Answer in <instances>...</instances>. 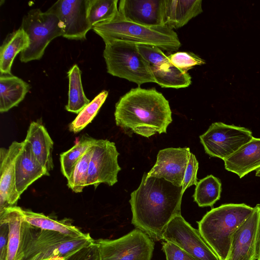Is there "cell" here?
<instances>
[{
  "label": "cell",
  "instance_id": "obj_27",
  "mask_svg": "<svg viewBox=\"0 0 260 260\" xmlns=\"http://www.w3.org/2000/svg\"><path fill=\"white\" fill-rule=\"evenodd\" d=\"M196 186L193 197L199 207H212L220 199L221 182L219 179L213 175L205 177Z\"/></svg>",
  "mask_w": 260,
  "mask_h": 260
},
{
  "label": "cell",
  "instance_id": "obj_11",
  "mask_svg": "<svg viewBox=\"0 0 260 260\" xmlns=\"http://www.w3.org/2000/svg\"><path fill=\"white\" fill-rule=\"evenodd\" d=\"M119 155L115 143L95 139L89 161L87 186H93L96 188L102 183L110 186L114 185L121 170L118 163Z\"/></svg>",
  "mask_w": 260,
  "mask_h": 260
},
{
  "label": "cell",
  "instance_id": "obj_28",
  "mask_svg": "<svg viewBox=\"0 0 260 260\" xmlns=\"http://www.w3.org/2000/svg\"><path fill=\"white\" fill-rule=\"evenodd\" d=\"M95 139L83 135L71 148L60 155V169L62 175L68 180L74 168L86 150Z\"/></svg>",
  "mask_w": 260,
  "mask_h": 260
},
{
  "label": "cell",
  "instance_id": "obj_22",
  "mask_svg": "<svg viewBox=\"0 0 260 260\" xmlns=\"http://www.w3.org/2000/svg\"><path fill=\"white\" fill-rule=\"evenodd\" d=\"M0 220L6 222L9 227L7 260H17L24 221L23 209L16 206L8 208L0 212Z\"/></svg>",
  "mask_w": 260,
  "mask_h": 260
},
{
  "label": "cell",
  "instance_id": "obj_6",
  "mask_svg": "<svg viewBox=\"0 0 260 260\" xmlns=\"http://www.w3.org/2000/svg\"><path fill=\"white\" fill-rule=\"evenodd\" d=\"M104 41L103 56L109 74L139 86L146 83H155L150 66L139 53L137 44L118 40Z\"/></svg>",
  "mask_w": 260,
  "mask_h": 260
},
{
  "label": "cell",
  "instance_id": "obj_3",
  "mask_svg": "<svg viewBox=\"0 0 260 260\" xmlns=\"http://www.w3.org/2000/svg\"><path fill=\"white\" fill-rule=\"evenodd\" d=\"M89 233L74 238L59 232L43 230L24 221L17 260H43L55 256L64 258L94 242Z\"/></svg>",
  "mask_w": 260,
  "mask_h": 260
},
{
  "label": "cell",
  "instance_id": "obj_25",
  "mask_svg": "<svg viewBox=\"0 0 260 260\" xmlns=\"http://www.w3.org/2000/svg\"><path fill=\"white\" fill-rule=\"evenodd\" d=\"M155 83L163 88H181L189 86L191 83L190 75L171 62L160 67L150 66Z\"/></svg>",
  "mask_w": 260,
  "mask_h": 260
},
{
  "label": "cell",
  "instance_id": "obj_35",
  "mask_svg": "<svg viewBox=\"0 0 260 260\" xmlns=\"http://www.w3.org/2000/svg\"><path fill=\"white\" fill-rule=\"evenodd\" d=\"M199 163L195 155L190 153L187 166L185 170V175L182 184V192L192 185H196L198 183L197 172Z\"/></svg>",
  "mask_w": 260,
  "mask_h": 260
},
{
  "label": "cell",
  "instance_id": "obj_21",
  "mask_svg": "<svg viewBox=\"0 0 260 260\" xmlns=\"http://www.w3.org/2000/svg\"><path fill=\"white\" fill-rule=\"evenodd\" d=\"M30 88L29 85L17 76L1 74L0 112H6L24 99Z\"/></svg>",
  "mask_w": 260,
  "mask_h": 260
},
{
  "label": "cell",
  "instance_id": "obj_5",
  "mask_svg": "<svg viewBox=\"0 0 260 260\" xmlns=\"http://www.w3.org/2000/svg\"><path fill=\"white\" fill-rule=\"evenodd\" d=\"M103 40H118L136 44L154 45L168 52L181 46L177 33L166 26H146L129 21L118 14L112 19L93 26Z\"/></svg>",
  "mask_w": 260,
  "mask_h": 260
},
{
  "label": "cell",
  "instance_id": "obj_29",
  "mask_svg": "<svg viewBox=\"0 0 260 260\" xmlns=\"http://www.w3.org/2000/svg\"><path fill=\"white\" fill-rule=\"evenodd\" d=\"M118 0H89L87 18L91 25L113 19L118 13Z\"/></svg>",
  "mask_w": 260,
  "mask_h": 260
},
{
  "label": "cell",
  "instance_id": "obj_14",
  "mask_svg": "<svg viewBox=\"0 0 260 260\" xmlns=\"http://www.w3.org/2000/svg\"><path fill=\"white\" fill-rule=\"evenodd\" d=\"M190 149L168 148L159 151L156 162L147 173L148 177L162 178L178 186H182Z\"/></svg>",
  "mask_w": 260,
  "mask_h": 260
},
{
  "label": "cell",
  "instance_id": "obj_2",
  "mask_svg": "<svg viewBox=\"0 0 260 260\" xmlns=\"http://www.w3.org/2000/svg\"><path fill=\"white\" fill-rule=\"evenodd\" d=\"M115 120L125 133L150 137L166 133L172 121L169 101L155 88L131 89L115 105Z\"/></svg>",
  "mask_w": 260,
  "mask_h": 260
},
{
  "label": "cell",
  "instance_id": "obj_30",
  "mask_svg": "<svg viewBox=\"0 0 260 260\" xmlns=\"http://www.w3.org/2000/svg\"><path fill=\"white\" fill-rule=\"evenodd\" d=\"M108 95V92L103 90L96 95L70 124L69 130L74 133H77L83 129L95 117Z\"/></svg>",
  "mask_w": 260,
  "mask_h": 260
},
{
  "label": "cell",
  "instance_id": "obj_34",
  "mask_svg": "<svg viewBox=\"0 0 260 260\" xmlns=\"http://www.w3.org/2000/svg\"><path fill=\"white\" fill-rule=\"evenodd\" d=\"M65 260H101L98 244L95 242L85 246L65 258Z\"/></svg>",
  "mask_w": 260,
  "mask_h": 260
},
{
  "label": "cell",
  "instance_id": "obj_20",
  "mask_svg": "<svg viewBox=\"0 0 260 260\" xmlns=\"http://www.w3.org/2000/svg\"><path fill=\"white\" fill-rule=\"evenodd\" d=\"M34 156L48 172L54 168L52 152L53 141L45 126L40 122L30 123L25 139Z\"/></svg>",
  "mask_w": 260,
  "mask_h": 260
},
{
  "label": "cell",
  "instance_id": "obj_23",
  "mask_svg": "<svg viewBox=\"0 0 260 260\" xmlns=\"http://www.w3.org/2000/svg\"><path fill=\"white\" fill-rule=\"evenodd\" d=\"M29 44L27 35L20 27L6 37L0 48L1 74L12 75L11 67L15 57Z\"/></svg>",
  "mask_w": 260,
  "mask_h": 260
},
{
  "label": "cell",
  "instance_id": "obj_15",
  "mask_svg": "<svg viewBox=\"0 0 260 260\" xmlns=\"http://www.w3.org/2000/svg\"><path fill=\"white\" fill-rule=\"evenodd\" d=\"M23 141L13 142L8 148L0 149V212L16 206L20 196L16 187L15 164Z\"/></svg>",
  "mask_w": 260,
  "mask_h": 260
},
{
  "label": "cell",
  "instance_id": "obj_36",
  "mask_svg": "<svg viewBox=\"0 0 260 260\" xmlns=\"http://www.w3.org/2000/svg\"><path fill=\"white\" fill-rule=\"evenodd\" d=\"M162 250L166 260H196L194 258L174 243L164 240Z\"/></svg>",
  "mask_w": 260,
  "mask_h": 260
},
{
  "label": "cell",
  "instance_id": "obj_9",
  "mask_svg": "<svg viewBox=\"0 0 260 260\" xmlns=\"http://www.w3.org/2000/svg\"><path fill=\"white\" fill-rule=\"evenodd\" d=\"M253 137L248 128L217 122L213 123L200 139L207 154L223 160Z\"/></svg>",
  "mask_w": 260,
  "mask_h": 260
},
{
  "label": "cell",
  "instance_id": "obj_17",
  "mask_svg": "<svg viewBox=\"0 0 260 260\" xmlns=\"http://www.w3.org/2000/svg\"><path fill=\"white\" fill-rule=\"evenodd\" d=\"M15 168L16 187L20 196L39 178L50 175L49 173L36 159L29 145L25 140L16 157Z\"/></svg>",
  "mask_w": 260,
  "mask_h": 260
},
{
  "label": "cell",
  "instance_id": "obj_37",
  "mask_svg": "<svg viewBox=\"0 0 260 260\" xmlns=\"http://www.w3.org/2000/svg\"><path fill=\"white\" fill-rule=\"evenodd\" d=\"M8 233V223L0 220V260H7Z\"/></svg>",
  "mask_w": 260,
  "mask_h": 260
},
{
  "label": "cell",
  "instance_id": "obj_4",
  "mask_svg": "<svg viewBox=\"0 0 260 260\" xmlns=\"http://www.w3.org/2000/svg\"><path fill=\"white\" fill-rule=\"evenodd\" d=\"M253 209L244 203L222 204L212 209L198 221L200 233L220 260L226 259L234 233Z\"/></svg>",
  "mask_w": 260,
  "mask_h": 260
},
{
  "label": "cell",
  "instance_id": "obj_1",
  "mask_svg": "<svg viewBox=\"0 0 260 260\" xmlns=\"http://www.w3.org/2000/svg\"><path fill=\"white\" fill-rule=\"evenodd\" d=\"M182 186L144 173L139 187L131 194L132 223L153 241L163 240L170 221L181 215Z\"/></svg>",
  "mask_w": 260,
  "mask_h": 260
},
{
  "label": "cell",
  "instance_id": "obj_40",
  "mask_svg": "<svg viewBox=\"0 0 260 260\" xmlns=\"http://www.w3.org/2000/svg\"><path fill=\"white\" fill-rule=\"evenodd\" d=\"M255 176L257 177H260V169L256 171Z\"/></svg>",
  "mask_w": 260,
  "mask_h": 260
},
{
  "label": "cell",
  "instance_id": "obj_31",
  "mask_svg": "<svg viewBox=\"0 0 260 260\" xmlns=\"http://www.w3.org/2000/svg\"><path fill=\"white\" fill-rule=\"evenodd\" d=\"M93 144L83 154L76 165L71 177L67 180L68 187L75 193L82 192L84 188L87 186L89 165Z\"/></svg>",
  "mask_w": 260,
  "mask_h": 260
},
{
  "label": "cell",
  "instance_id": "obj_19",
  "mask_svg": "<svg viewBox=\"0 0 260 260\" xmlns=\"http://www.w3.org/2000/svg\"><path fill=\"white\" fill-rule=\"evenodd\" d=\"M203 12L202 0H163V24L178 29Z\"/></svg>",
  "mask_w": 260,
  "mask_h": 260
},
{
  "label": "cell",
  "instance_id": "obj_38",
  "mask_svg": "<svg viewBox=\"0 0 260 260\" xmlns=\"http://www.w3.org/2000/svg\"><path fill=\"white\" fill-rule=\"evenodd\" d=\"M43 260H65V258L61 256H55L47 259Z\"/></svg>",
  "mask_w": 260,
  "mask_h": 260
},
{
  "label": "cell",
  "instance_id": "obj_26",
  "mask_svg": "<svg viewBox=\"0 0 260 260\" xmlns=\"http://www.w3.org/2000/svg\"><path fill=\"white\" fill-rule=\"evenodd\" d=\"M68 102L66 109L79 114L90 101L86 96L82 86L81 71L77 64H74L68 71Z\"/></svg>",
  "mask_w": 260,
  "mask_h": 260
},
{
  "label": "cell",
  "instance_id": "obj_24",
  "mask_svg": "<svg viewBox=\"0 0 260 260\" xmlns=\"http://www.w3.org/2000/svg\"><path fill=\"white\" fill-rule=\"evenodd\" d=\"M23 212L24 221L34 226L43 230L57 232L74 238L83 236L86 234L73 225L69 219L58 220L42 213L35 212L29 210L23 209Z\"/></svg>",
  "mask_w": 260,
  "mask_h": 260
},
{
  "label": "cell",
  "instance_id": "obj_18",
  "mask_svg": "<svg viewBox=\"0 0 260 260\" xmlns=\"http://www.w3.org/2000/svg\"><path fill=\"white\" fill-rule=\"evenodd\" d=\"M223 161L225 169L240 178L260 169V138L253 137Z\"/></svg>",
  "mask_w": 260,
  "mask_h": 260
},
{
  "label": "cell",
  "instance_id": "obj_13",
  "mask_svg": "<svg viewBox=\"0 0 260 260\" xmlns=\"http://www.w3.org/2000/svg\"><path fill=\"white\" fill-rule=\"evenodd\" d=\"M260 236V204L233 234L226 260H257Z\"/></svg>",
  "mask_w": 260,
  "mask_h": 260
},
{
  "label": "cell",
  "instance_id": "obj_39",
  "mask_svg": "<svg viewBox=\"0 0 260 260\" xmlns=\"http://www.w3.org/2000/svg\"><path fill=\"white\" fill-rule=\"evenodd\" d=\"M257 260H260V236H259L258 246Z\"/></svg>",
  "mask_w": 260,
  "mask_h": 260
},
{
  "label": "cell",
  "instance_id": "obj_32",
  "mask_svg": "<svg viewBox=\"0 0 260 260\" xmlns=\"http://www.w3.org/2000/svg\"><path fill=\"white\" fill-rule=\"evenodd\" d=\"M168 58L172 64L187 72L196 66L206 63L203 59L188 52H176L169 55Z\"/></svg>",
  "mask_w": 260,
  "mask_h": 260
},
{
  "label": "cell",
  "instance_id": "obj_12",
  "mask_svg": "<svg viewBox=\"0 0 260 260\" xmlns=\"http://www.w3.org/2000/svg\"><path fill=\"white\" fill-rule=\"evenodd\" d=\"M89 0H59L47 11L56 15L63 23V37L84 40L92 28L87 18Z\"/></svg>",
  "mask_w": 260,
  "mask_h": 260
},
{
  "label": "cell",
  "instance_id": "obj_7",
  "mask_svg": "<svg viewBox=\"0 0 260 260\" xmlns=\"http://www.w3.org/2000/svg\"><path fill=\"white\" fill-rule=\"evenodd\" d=\"M64 27L55 14L39 9L30 10L23 16L20 26L27 35L29 44L20 53V60L27 62L40 59L50 42L62 36Z\"/></svg>",
  "mask_w": 260,
  "mask_h": 260
},
{
  "label": "cell",
  "instance_id": "obj_10",
  "mask_svg": "<svg viewBox=\"0 0 260 260\" xmlns=\"http://www.w3.org/2000/svg\"><path fill=\"white\" fill-rule=\"evenodd\" d=\"M162 238L163 240L174 243L196 260H220L199 230L193 228L181 215L170 221Z\"/></svg>",
  "mask_w": 260,
  "mask_h": 260
},
{
  "label": "cell",
  "instance_id": "obj_33",
  "mask_svg": "<svg viewBox=\"0 0 260 260\" xmlns=\"http://www.w3.org/2000/svg\"><path fill=\"white\" fill-rule=\"evenodd\" d=\"M137 46L139 53L150 66L160 67L164 64L170 62L168 56L158 47L141 44H137Z\"/></svg>",
  "mask_w": 260,
  "mask_h": 260
},
{
  "label": "cell",
  "instance_id": "obj_8",
  "mask_svg": "<svg viewBox=\"0 0 260 260\" xmlns=\"http://www.w3.org/2000/svg\"><path fill=\"white\" fill-rule=\"evenodd\" d=\"M98 244L101 260H151L154 241L136 228L116 239H99Z\"/></svg>",
  "mask_w": 260,
  "mask_h": 260
},
{
  "label": "cell",
  "instance_id": "obj_16",
  "mask_svg": "<svg viewBox=\"0 0 260 260\" xmlns=\"http://www.w3.org/2000/svg\"><path fill=\"white\" fill-rule=\"evenodd\" d=\"M163 0H121L118 13L125 19L146 26H164Z\"/></svg>",
  "mask_w": 260,
  "mask_h": 260
}]
</instances>
